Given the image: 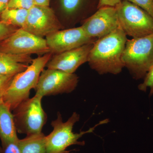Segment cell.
<instances>
[{
    "mask_svg": "<svg viewBox=\"0 0 153 153\" xmlns=\"http://www.w3.org/2000/svg\"><path fill=\"white\" fill-rule=\"evenodd\" d=\"M128 39L120 26L108 35L94 43L88 62L100 75L120 74L124 68L122 60Z\"/></svg>",
    "mask_w": 153,
    "mask_h": 153,
    "instance_id": "obj_1",
    "label": "cell"
},
{
    "mask_svg": "<svg viewBox=\"0 0 153 153\" xmlns=\"http://www.w3.org/2000/svg\"><path fill=\"white\" fill-rule=\"evenodd\" d=\"M52 56V53L49 52L33 59L25 71L14 76L3 97V102L12 111L30 98V91L36 87L41 72Z\"/></svg>",
    "mask_w": 153,
    "mask_h": 153,
    "instance_id": "obj_2",
    "label": "cell"
},
{
    "mask_svg": "<svg viewBox=\"0 0 153 153\" xmlns=\"http://www.w3.org/2000/svg\"><path fill=\"white\" fill-rule=\"evenodd\" d=\"M79 115L74 112L68 120L64 122L61 114L57 113V118L51 123L53 130L46 136V153H69L70 151H66V149L70 146H84L85 142L79 141V139L85 134L93 132L97 126L108 122L107 120H105L87 131L73 132V127L79 121Z\"/></svg>",
    "mask_w": 153,
    "mask_h": 153,
    "instance_id": "obj_3",
    "label": "cell"
},
{
    "mask_svg": "<svg viewBox=\"0 0 153 153\" xmlns=\"http://www.w3.org/2000/svg\"><path fill=\"white\" fill-rule=\"evenodd\" d=\"M122 60L134 79H143L153 66V34L128 39Z\"/></svg>",
    "mask_w": 153,
    "mask_h": 153,
    "instance_id": "obj_4",
    "label": "cell"
},
{
    "mask_svg": "<svg viewBox=\"0 0 153 153\" xmlns=\"http://www.w3.org/2000/svg\"><path fill=\"white\" fill-rule=\"evenodd\" d=\"M115 8L120 26L127 36L140 38L152 34L153 18L144 10L123 1Z\"/></svg>",
    "mask_w": 153,
    "mask_h": 153,
    "instance_id": "obj_5",
    "label": "cell"
},
{
    "mask_svg": "<svg viewBox=\"0 0 153 153\" xmlns=\"http://www.w3.org/2000/svg\"><path fill=\"white\" fill-rule=\"evenodd\" d=\"M42 98L35 94L13 111L17 132L27 136L42 133L47 120V114L42 107Z\"/></svg>",
    "mask_w": 153,
    "mask_h": 153,
    "instance_id": "obj_6",
    "label": "cell"
},
{
    "mask_svg": "<svg viewBox=\"0 0 153 153\" xmlns=\"http://www.w3.org/2000/svg\"><path fill=\"white\" fill-rule=\"evenodd\" d=\"M0 52L12 55L45 54L50 52L46 39L19 28L0 42Z\"/></svg>",
    "mask_w": 153,
    "mask_h": 153,
    "instance_id": "obj_7",
    "label": "cell"
},
{
    "mask_svg": "<svg viewBox=\"0 0 153 153\" xmlns=\"http://www.w3.org/2000/svg\"><path fill=\"white\" fill-rule=\"evenodd\" d=\"M79 82L76 74H69L57 69H44L35 88L36 94L44 97L64 93L75 90Z\"/></svg>",
    "mask_w": 153,
    "mask_h": 153,
    "instance_id": "obj_8",
    "label": "cell"
},
{
    "mask_svg": "<svg viewBox=\"0 0 153 153\" xmlns=\"http://www.w3.org/2000/svg\"><path fill=\"white\" fill-rule=\"evenodd\" d=\"M63 28V25L51 8L35 5L28 10L27 20L22 29L44 38Z\"/></svg>",
    "mask_w": 153,
    "mask_h": 153,
    "instance_id": "obj_9",
    "label": "cell"
},
{
    "mask_svg": "<svg viewBox=\"0 0 153 153\" xmlns=\"http://www.w3.org/2000/svg\"><path fill=\"white\" fill-rule=\"evenodd\" d=\"M119 26L115 7H103L84 20L81 27L88 36L98 39L112 33Z\"/></svg>",
    "mask_w": 153,
    "mask_h": 153,
    "instance_id": "obj_10",
    "label": "cell"
},
{
    "mask_svg": "<svg viewBox=\"0 0 153 153\" xmlns=\"http://www.w3.org/2000/svg\"><path fill=\"white\" fill-rule=\"evenodd\" d=\"M97 39L88 36L81 26L59 30L46 37L50 52L55 54L94 43Z\"/></svg>",
    "mask_w": 153,
    "mask_h": 153,
    "instance_id": "obj_11",
    "label": "cell"
},
{
    "mask_svg": "<svg viewBox=\"0 0 153 153\" xmlns=\"http://www.w3.org/2000/svg\"><path fill=\"white\" fill-rule=\"evenodd\" d=\"M94 43L55 54L47 63L46 67L49 69H57L73 74L79 66L88 62L89 53Z\"/></svg>",
    "mask_w": 153,
    "mask_h": 153,
    "instance_id": "obj_12",
    "label": "cell"
},
{
    "mask_svg": "<svg viewBox=\"0 0 153 153\" xmlns=\"http://www.w3.org/2000/svg\"><path fill=\"white\" fill-rule=\"evenodd\" d=\"M12 111L5 103H0V140L2 148L11 144H18L20 140Z\"/></svg>",
    "mask_w": 153,
    "mask_h": 153,
    "instance_id": "obj_13",
    "label": "cell"
},
{
    "mask_svg": "<svg viewBox=\"0 0 153 153\" xmlns=\"http://www.w3.org/2000/svg\"><path fill=\"white\" fill-rule=\"evenodd\" d=\"M33 60L30 55H12L0 52V74L16 75L25 71Z\"/></svg>",
    "mask_w": 153,
    "mask_h": 153,
    "instance_id": "obj_14",
    "label": "cell"
},
{
    "mask_svg": "<svg viewBox=\"0 0 153 153\" xmlns=\"http://www.w3.org/2000/svg\"><path fill=\"white\" fill-rule=\"evenodd\" d=\"M99 2V0H60L61 10L68 19L75 18L86 7L95 12Z\"/></svg>",
    "mask_w": 153,
    "mask_h": 153,
    "instance_id": "obj_15",
    "label": "cell"
},
{
    "mask_svg": "<svg viewBox=\"0 0 153 153\" xmlns=\"http://www.w3.org/2000/svg\"><path fill=\"white\" fill-rule=\"evenodd\" d=\"M19 153H46V135L43 133L19 140Z\"/></svg>",
    "mask_w": 153,
    "mask_h": 153,
    "instance_id": "obj_16",
    "label": "cell"
},
{
    "mask_svg": "<svg viewBox=\"0 0 153 153\" xmlns=\"http://www.w3.org/2000/svg\"><path fill=\"white\" fill-rule=\"evenodd\" d=\"M28 14L27 10L7 8L2 14L0 21L7 25L23 28L26 23Z\"/></svg>",
    "mask_w": 153,
    "mask_h": 153,
    "instance_id": "obj_17",
    "label": "cell"
},
{
    "mask_svg": "<svg viewBox=\"0 0 153 153\" xmlns=\"http://www.w3.org/2000/svg\"><path fill=\"white\" fill-rule=\"evenodd\" d=\"M36 5L34 0H10L7 8L23 9L29 10Z\"/></svg>",
    "mask_w": 153,
    "mask_h": 153,
    "instance_id": "obj_18",
    "label": "cell"
},
{
    "mask_svg": "<svg viewBox=\"0 0 153 153\" xmlns=\"http://www.w3.org/2000/svg\"><path fill=\"white\" fill-rule=\"evenodd\" d=\"M143 82L139 85L138 88L140 90L146 92L148 88H150L149 97L153 94V66L148 71L144 78Z\"/></svg>",
    "mask_w": 153,
    "mask_h": 153,
    "instance_id": "obj_19",
    "label": "cell"
},
{
    "mask_svg": "<svg viewBox=\"0 0 153 153\" xmlns=\"http://www.w3.org/2000/svg\"><path fill=\"white\" fill-rule=\"evenodd\" d=\"M129 2L144 10L153 18V0H121Z\"/></svg>",
    "mask_w": 153,
    "mask_h": 153,
    "instance_id": "obj_20",
    "label": "cell"
},
{
    "mask_svg": "<svg viewBox=\"0 0 153 153\" xmlns=\"http://www.w3.org/2000/svg\"><path fill=\"white\" fill-rule=\"evenodd\" d=\"M15 75L0 74V103L3 102V97Z\"/></svg>",
    "mask_w": 153,
    "mask_h": 153,
    "instance_id": "obj_21",
    "label": "cell"
},
{
    "mask_svg": "<svg viewBox=\"0 0 153 153\" xmlns=\"http://www.w3.org/2000/svg\"><path fill=\"white\" fill-rule=\"evenodd\" d=\"M19 29L0 21V42L8 38Z\"/></svg>",
    "mask_w": 153,
    "mask_h": 153,
    "instance_id": "obj_22",
    "label": "cell"
},
{
    "mask_svg": "<svg viewBox=\"0 0 153 153\" xmlns=\"http://www.w3.org/2000/svg\"><path fill=\"white\" fill-rule=\"evenodd\" d=\"M121 1V0H99L98 9L103 7H115Z\"/></svg>",
    "mask_w": 153,
    "mask_h": 153,
    "instance_id": "obj_23",
    "label": "cell"
},
{
    "mask_svg": "<svg viewBox=\"0 0 153 153\" xmlns=\"http://www.w3.org/2000/svg\"><path fill=\"white\" fill-rule=\"evenodd\" d=\"M10 0H0V18L4 11L7 9Z\"/></svg>",
    "mask_w": 153,
    "mask_h": 153,
    "instance_id": "obj_24",
    "label": "cell"
},
{
    "mask_svg": "<svg viewBox=\"0 0 153 153\" xmlns=\"http://www.w3.org/2000/svg\"><path fill=\"white\" fill-rule=\"evenodd\" d=\"M36 5L49 7L50 0H34Z\"/></svg>",
    "mask_w": 153,
    "mask_h": 153,
    "instance_id": "obj_25",
    "label": "cell"
},
{
    "mask_svg": "<svg viewBox=\"0 0 153 153\" xmlns=\"http://www.w3.org/2000/svg\"><path fill=\"white\" fill-rule=\"evenodd\" d=\"M0 153H4L1 146H0Z\"/></svg>",
    "mask_w": 153,
    "mask_h": 153,
    "instance_id": "obj_26",
    "label": "cell"
},
{
    "mask_svg": "<svg viewBox=\"0 0 153 153\" xmlns=\"http://www.w3.org/2000/svg\"><path fill=\"white\" fill-rule=\"evenodd\" d=\"M74 153L71 152V153Z\"/></svg>",
    "mask_w": 153,
    "mask_h": 153,
    "instance_id": "obj_27",
    "label": "cell"
},
{
    "mask_svg": "<svg viewBox=\"0 0 153 153\" xmlns=\"http://www.w3.org/2000/svg\"><path fill=\"white\" fill-rule=\"evenodd\" d=\"M152 34H153V33H152Z\"/></svg>",
    "mask_w": 153,
    "mask_h": 153,
    "instance_id": "obj_28",
    "label": "cell"
}]
</instances>
